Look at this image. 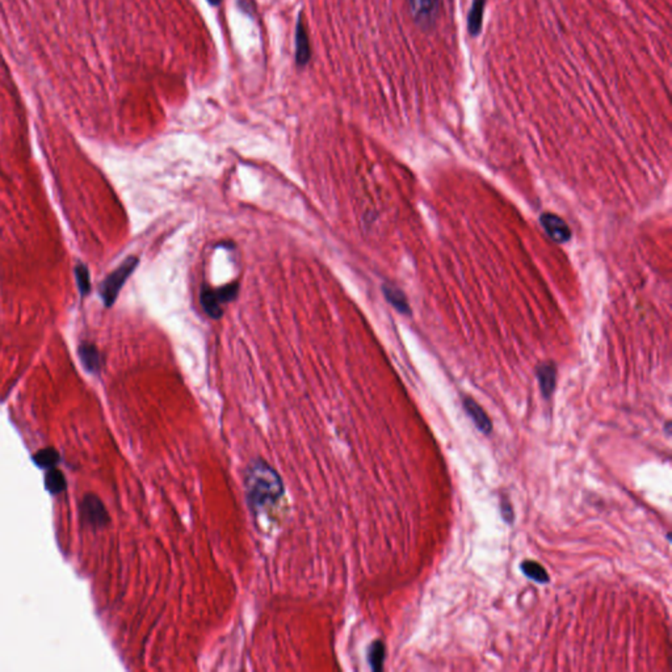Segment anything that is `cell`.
I'll return each instance as SVG.
<instances>
[{"label": "cell", "instance_id": "2e32d148", "mask_svg": "<svg viewBox=\"0 0 672 672\" xmlns=\"http://www.w3.org/2000/svg\"><path fill=\"white\" fill-rule=\"evenodd\" d=\"M35 461L41 466V468H51L54 466L58 461L57 452L53 449H45L41 451L35 456Z\"/></svg>", "mask_w": 672, "mask_h": 672}, {"label": "cell", "instance_id": "9a60e30c", "mask_svg": "<svg viewBox=\"0 0 672 672\" xmlns=\"http://www.w3.org/2000/svg\"><path fill=\"white\" fill-rule=\"evenodd\" d=\"M238 293H239V284L238 282H232V284L225 285L222 288L216 289V294H217V297H218L221 304L234 301L235 298L238 297Z\"/></svg>", "mask_w": 672, "mask_h": 672}, {"label": "cell", "instance_id": "ba28073f", "mask_svg": "<svg viewBox=\"0 0 672 672\" xmlns=\"http://www.w3.org/2000/svg\"><path fill=\"white\" fill-rule=\"evenodd\" d=\"M200 302H201L204 311L209 317L213 318V319H218V318L222 317L223 310L221 308V302L216 294V289L202 287L201 293H200Z\"/></svg>", "mask_w": 672, "mask_h": 672}, {"label": "cell", "instance_id": "5b68a950", "mask_svg": "<svg viewBox=\"0 0 672 672\" xmlns=\"http://www.w3.org/2000/svg\"><path fill=\"white\" fill-rule=\"evenodd\" d=\"M82 515L86 523L94 527H103L108 523V514L103 503L94 495H88L82 503Z\"/></svg>", "mask_w": 672, "mask_h": 672}, {"label": "cell", "instance_id": "7a4b0ae2", "mask_svg": "<svg viewBox=\"0 0 672 672\" xmlns=\"http://www.w3.org/2000/svg\"><path fill=\"white\" fill-rule=\"evenodd\" d=\"M137 264H138V259L135 256H129L121 266H118L104 280V282L100 287V294H101V298H103L106 306L109 308L115 304L116 298L118 296L120 290L124 287L127 278L133 273Z\"/></svg>", "mask_w": 672, "mask_h": 672}, {"label": "cell", "instance_id": "9c48e42d", "mask_svg": "<svg viewBox=\"0 0 672 672\" xmlns=\"http://www.w3.org/2000/svg\"><path fill=\"white\" fill-rule=\"evenodd\" d=\"M520 568H521V573L524 575L528 576L529 579L535 580L536 583H540V585H547L550 580L547 570L536 561H524V562H521Z\"/></svg>", "mask_w": 672, "mask_h": 672}, {"label": "cell", "instance_id": "52a82bcc", "mask_svg": "<svg viewBox=\"0 0 672 672\" xmlns=\"http://www.w3.org/2000/svg\"><path fill=\"white\" fill-rule=\"evenodd\" d=\"M556 366L552 363L540 365L537 368L538 384L544 398H550L556 389V378H557Z\"/></svg>", "mask_w": 672, "mask_h": 672}, {"label": "cell", "instance_id": "ffe728a7", "mask_svg": "<svg viewBox=\"0 0 672 672\" xmlns=\"http://www.w3.org/2000/svg\"><path fill=\"white\" fill-rule=\"evenodd\" d=\"M666 433H667V435L671 433V422L666 423Z\"/></svg>", "mask_w": 672, "mask_h": 672}, {"label": "cell", "instance_id": "30bf717a", "mask_svg": "<svg viewBox=\"0 0 672 672\" xmlns=\"http://www.w3.org/2000/svg\"><path fill=\"white\" fill-rule=\"evenodd\" d=\"M486 0H473L471 13L468 18V29L471 36H478L482 28V18Z\"/></svg>", "mask_w": 672, "mask_h": 672}, {"label": "cell", "instance_id": "44dd1931", "mask_svg": "<svg viewBox=\"0 0 672 672\" xmlns=\"http://www.w3.org/2000/svg\"><path fill=\"white\" fill-rule=\"evenodd\" d=\"M208 1H209L211 4H213V6H216V4H220V3H221V0H208Z\"/></svg>", "mask_w": 672, "mask_h": 672}, {"label": "cell", "instance_id": "ac0fdd59", "mask_svg": "<svg viewBox=\"0 0 672 672\" xmlns=\"http://www.w3.org/2000/svg\"><path fill=\"white\" fill-rule=\"evenodd\" d=\"M75 278H77V287L82 294H87L89 290V273L85 266H77L75 268Z\"/></svg>", "mask_w": 672, "mask_h": 672}, {"label": "cell", "instance_id": "277c9868", "mask_svg": "<svg viewBox=\"0 0 672 672\" xmlns=\"http://www.w3.org/2000/svg\"><path fill=\"white\" fill-rule=\"evenodd\" d=\"M540 222L550 239L557 243H565L570 239L571 231L568 229L566 222L564 221L561 217H558L553 213H544L540 218Z\"/></svg>", "mask_w": 672, "mask_h": 672}, {"label": "cell", "instance_id": "5bb4252c", "mask_svg": "<svg viewBox=\"0 0 672 672\" xmlns=\"http://www.w3.org/2000/svg\"><path fill=\"white\" fill-rule=\"evenodd\" d=\"M309 59V44L306 33L302 28V24L297 27V62L299 65H305Z\"/></svg>", "mask_w": 672, "mask_h": 672}, {"label": "cell", "instance_id": "e0dca14e", "mask_svg": "<svg viewBox=\"0 0 672 672\" xmlns=\"http://www.w3.org/2000/svg\"><path fill=\"white\" fill-rule=\"evenodd\" d=\"M46 486L53 494H57L65 489V477L58 471H49L46 475Z\"/></svg>", "mask_w": 672, "mask_h": 672}, {"label": "cell", "instance_id": "3957f363", "mask_svg": "<svg viewBox=\"0 0 672 672\" xmlns=\"http://www.w3.org/2000/svg\"><path fill=\"white\" fill-rule=\"evenodd\" d=\"M442 0H407L409 11L413 23L419 28H433L437 19Z\"/></svg>", "mask_w": 672, "mask_h": 672}, {"label": "cell", "instance_id": "d6986e66", "mask_svg": "<svg viewBox=\"0 0 672 672\" xmlns=\"http://www.w3.org/2000/svg\"><path fill=\"white\" fill-rule=\"evenodd\" d=\"M500 511H502V518L509 523V524H512L514 520H515V515H514V509H512V506L509 503V500L507 499V497H503L502 498V504H500Z\"/></svg>", "mask_w": 672, "mask_h": 672}, {"label": "cell", "instance_id": "6da1fadb", "mask_svg": "<svg viewBox=\"0 0 672 672\" xmlns=\"http://www.w3.org/2000/svg\"><path fill=\"white\" fill-rule=\"evenodd\" d=\"M244 489L249 506L255 514L278 504L285 491L279 473L263 460L254 461L247 468Z\"/></svg>", "mask_w": 672, "mask_h": 672}, {"label": "cell", "instance_id": "4fadbf2b", "mask_svg": "<svg viewBox=\"0 0 672 672\" xmlns=\"http://www.w3.org/2000/svg\"><path fill=\"white\" fill-rule=\"evenodd\" d=\"M384 294L386 299L393 305L394 308L398 311L409 314L410 313V306L406 299V296L398 288H394L390 285H384Z\"/></svg>", "mask_w": 672, "mask_h": 672}, {"label": "cell", "instance_id": "8fae6325", "mask_svg": "<svg viewBox=\"0 0 672 672\" xmlns=\"http://www.w3.org/2000/svg\"><path fill=\"white\" fill-rule=\"evenodd\" d=\"M79 356L88 372L95 373L100 369V356L95 347L91 344H82L79 348Z\"/></svg>", "mask_w": 672, "mask_h": 672}, {"label": "cell", "instance_id": "8992f818", "mask_svg": "<svg viewBox=\"0 0 672 672\" xmlns=\"http://www.w3.org/2000/svg\"><path fill=\"white\" fill-rule=\"evenodd\" d=\"M463 409L466 413L471 416V421L475 424V427L480 430V433L485 435H490L492 431V423H491L489 415L486 411L471 398H465L463 399Z\"/></svg>", "mask_w": 672, "mask_h": 672}, {"label": "cell", "instance_id": "7c38bea8", "mask_svg": "<svg viewBox=\"0 0 672 672\" xmlns=\"http://www.w3.org/2000/svg\"><path fill=\"white\" fill-rule=\"evenodd\" d=\"M385 657H386V647L382 641L377 640L369 646L368 662L373 671H381L384 668Z\"/></svg>", "mask_w": 672, "mask_h": 672}]
</instances>
